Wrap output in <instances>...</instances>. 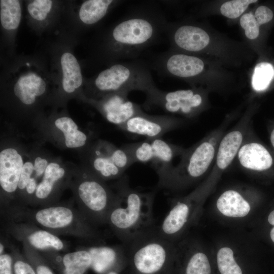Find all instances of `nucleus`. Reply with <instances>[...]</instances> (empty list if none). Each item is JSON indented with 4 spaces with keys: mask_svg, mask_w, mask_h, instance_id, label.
I'll return each mask as SVG.
<instances>
[{
    "mask_svg": "<svg viewBox=\"0 0 274 274\" xmlns=\"http://www.w3.org/2000/svg\"><path fill=\"white\" fill-rule=\"evenodd\" d=\"M256 0H233L223 4L220 8L221 14L229 18L234 19L239 17L252 3Z\"/></svg>",
    "mask_w": 274,
    "mask_h": 274,
    "instance_id": "72a5a7b5",
    "label": "nucleus"
},
{
    "mask_svg": "<svg viewBox=\"0 0 274 274\" xmlns=\"http://www.w3.org/2000/svg\"><path fill=\"white\" fill-rule=\"evenodd\" d=\"M67 173L65 167L56 161H50L38 185L34 199L39 202H47Z\"/></svg>",
    "mask_w": 274,
    "mask_h": 274,
    "instance_id": "b1692460",
    "label": "nucleus"
},
{
    "mask_svg": "<svg viewBox=\"0 0 274 274\" xmlns=\"http://www.w3.org/2000/svg\"><path fill=\"white\" fill-rule=\"evenodd\" d=\"M0 274H14L13 259L9 254L0 255Z\"/></svg>",
    "mask_w": 274,
    "mask_h": 274,
    "instance_id": "58836bf2",
    "label": "nucleus"
},
{
    "mask_svg": "<svg viewBox=\"0 0 274 274\" xmlns=\"http://www.w3.org/2000/svg\"><path fill=\"white\" fill-rule=\"evenodd\" d=\"M46 260L59 274H87L91 268V258L87 249L69 252L61 256L46 254Z\"/></svg>",
    "mask_w": 274,
    "mask_h": 274,
    "instance_id": "4be33fe9",
    "label": "nucleus"
},
{
    "mask_svg": "<svg viewBox=\"0 0 274 274\" xmlns=\"http://www.w3.org/2000/svg\"><path fill=\"white\" fill-rule=\"evenodd\" d=\"M250 120L248 117L243 118L223 136L213 165V171L215 174L223 172L236 158L250 130Z\"/></svg>",
    "mask_w": 274,
    "mask_h": 274,
    "instance_id": "f3484780",
    "label": "nucleus"
},
{
    "mask_svg": "<svg viewBox=\"0 0 274 274\" xmlns=\"http://www.w3.org/2000/svg\"><path fill=\"white\" fill-rule=\"evenodd\" d=\"M12 256L14 274H37L33 267L25 257H22L17 253H14V252Z\"/></svg>",
    "mask_w": 274,
    "mask_h": 274,
    "instance_id": "c9c22d12",
    "label": "nucleus"
},
{
    "mask_svg": "<svg viewBox=\"0 0 274 274\" xmlns=\"http://www.w3.org/2000/svg\"><path fill=\"white\" fill-rule=\"evenodd\" d=\"M35 222L55 234L78 235L96 239L98 234L91 224L79 211L71 207L54 205L43 208L33 213Z\"/></svg>",
    "mask_w": 274,
    "mask_h": 274,
    "instance_id": "1a4fd4ad",
    "label": "nucleus"
},
{
    "mask_svg": "<svg viewBox=\"0 0 274 274\" xmlns=\"http://www.w3.org/2000/svg\"><path fill=\"white\" fill-rule=\"evenodd\" d=\"M4 245L3 244H2V243H1L0 244V255H2L3 254H4Z\"/></svg>",
    "mask_w": 274,
    "mask_h": 274,
    "instance_id": "79ce46f5",
    "label": "nucleus"
},
{
    "mask_svg": "<svg viewBox=\"0 0 274 274\" xmlns=\"http://www.w3.org/2000/svg\"><path fill=\"white\" fill-rule=\"evenodd\" d=\"M128 93L117 92L97 99L85 97L79 99L93 106L108 121L118 127L132 117L144 113L140 105L128 98Z\"/></svg>",
    "mask_w": 274,
    "mask_h": 274,
    "instance_id": "4468645a",
    "label": "nucleus"
},
{
    "mask_svg": "<svg viewBox=\"0 0 274 274\" xmlns=\"http://www.w3.org/2000/svg\"><path fill=\"white\" fill-rule=\"evenodd\" d=\"M183 124V120L168 115H150L143 113L136 115L118 127L124 131L147 139L162 138V136Z\"/></svg>",
    "mask_w": 274,
    "mask_h": 274,
    "instance_id": "2eb2a0df",
    "label": "nucleus"
},
{
    "mask_svg": "<svg viewBox=\"0 0 274 274\" xmlns=\"http://www.w3.org/2000/svg\"><path fill=\"white\" fill-rule=\"evenodd\" d=\"M24 160L14 147H6L0 152V185L1 190L10 198L17 192Z\"/></svg>",
    "mask_w": 274,
    "mask_h": 274,
    "instance_id": "6ab92c4d",
    "label": "nucleus"
},
{
    "mask_svg": "<svg viewBox=\"0 0 274 274\" xmlns=\"http://www.w3.org/2000/svg\"><path fill=\"white\" fill-rule=\"evenodd\" d=\"M274 77V67L269 63L261 62L256 65L252 77V84L254 90H265Z\"/></svg>",
    "mask_w": 274,
    "mask_h": 274,
    "instance_id": "c756f323",
    "label": "nucleus"
},
{
    "mask_svg": "<svg viewBox=\"0 0 274 274\" xmlns=\"http://www.w3.org/2000/svg\"><path fill=\"white\" fill-rule=\"evenodd\" d=\"M34 172V165L33 160H27L24 161L23 166L19 180L17 193L22 194L27 184L32 176Z\"/></svg>",
    "mask_w": 274,
    "mask_h": 274,
    "instance_id": "e433bc0d",
    "label": "nucleus"
},
{
    "mask_svg": "<svg viewBox=\"0 0 274 274\" xmlns=\"http://www.w3.org/2000/svg\"><path fill=\"white\" fill-rule=\"evenodd\" d=\"M121 3L115 0L66 1L62 28L77 38L79 32L95 26Z\"/></svg>",
    "mask_w": 274,
    "mask_h": 274,
    "instance_id": "9d476101",
    "label": "nucleus"
},
{
    "mask_svg": "<svg viewBox=\"0 0 274 274\" xmlns=\"http://www.w3.org/2000/svg\"><path fill=\"white\" fill-rule=\"evenodd\" d=\"M211 269L207 255L202 252L194 253L189 259L185 274H211Z\"/></svg>",
    "mask_w": 274,
    "mask_h": 274,
    "instance_id": "473e14b6",
    "label": "nucleus"
},
{
    "mask_svg": "<svg viewBox=\"0 0 274 274\" xmlns=\"http://www.w3.org/2000/svg\"><path fill=\"white\" fill-rule=\"evenodd\" d=\"M268 223L273 226L270 232V236L272 241L274 243V210L271 211L268 216Z\"/></svg>",
    "mask_w": 274,
    "mask_h": 274,
    "instance_id": "ea45409f",
    "label": "nucleus"
},
{
    "mask_svg": "<svg viewBox=\"0 0 274 274\" xmlns=\"http://www.w3.org/2000/svg\"><path fill=\"white\" fill-rule=\"evenodd\" d=\"M144 104L147 108L155 107L173 114L194 117L203 105V95L192 89L163 91L157 87L148 91Z\"/></svg>",
    "mask_w": 274,
    "mask_h": 274,
    "instance_id": "9b49d317",
    "label": "nucleus"
},
{
    "mask_svg": "<svg viewBox=\"0 0 274 274\" xmlns=\"http://www.w3.org/2000/svg\"><path fill=\"white\" fill-rule=\"evenodd\" d=\"M151 65L160 74L185 79L195 77L204 68V63L199 58L171 51L156 56Z\"/></svg>",
    "mask_w": 274,
    "mask_h": 274,
    "instance_id": "dca6fc26",
    "label": "nucleus"
},
{
    "mask_svg": "<svg viewBox=\"0 0 274 274\" xmlns=\"http://www.w3.org/2000/svg\"><path fill=\"white\" fill-rule=\"evenodd\" d=\"M115 188L118 197L107 223L128 245L156 228L153 215L154 192L143 193L131 188L125 175L119 179Z\"/></svg>",
    "mask_w": 274,
    "mask_h": 274,
    "instance_id": "7ed1b4c3",
    "label": "nucleus"
},
{
    "mask_svg": "<svg viewBox=\"0 0 274 274\" xmlns=\"http://www.w3.org/2000/svg\"><path fill=\"white\" fill-rule=\"evenodd\" d=\"M26 242L36 249L60 251L64 248L63 242L55 234L47 230H38L27 236Z\"/></svg>",
    "mask_w": 274,
    "mask_h": 274,
    "instance_id": "cd10ccee",
    "label": "nucleus"
},
{
    "mask_svg": "<svg viewBox=\"0 0 274 274\" xmlns=\"http://www.w3.org/2000/svg\"><path fill=\"white\" fill-rule=\"evenodd\" d=\"M23 2L0 1L1 44L6 53V57L15 55L16 36L22 20Z\"/></svg>",
    "mask_w": 274,
    "mask_h": 274,
    "instance_id": "a211bd4d",
    "label": "nucleus"
},
{
    "mask_svg": "<svg viewBox=\"0 0 274 274\" xmlns=\"http://www.w3.org/2000/svg\"><path fill=\"white\" fill-rule=\"evenodd\" d=\"M240 24L245 29V35L248 39H255L258 36L260 25L252 13L243 15L240 19Z\"/></svg>",
    "mask_w": 274,
    "mask_h": 274,
    "instance_id": "f704fd0d",
    "label": "nucleus"
},
{
    "mask_svg": "<svg viewBox=\"0 0 274 274\" xmlns=\"http://www.w3.org/2000/svg\"><path fill=\"white\" fill-rule=\"evenodd\" d=\"M236 158L240 166L251 172H264L271 169L274 165L271 154L263 145L252 139L251 130Z\"/></svg>",
    "mask_w": 274,
    "mask_h": 274,
    "instance_id": "aec40b11",
    "label": "nucleus"
},
{
    "mask_svg": "<svg viewBox=\"0 0 274 274\" xmlns=\"http://www.w3.org/2000/svg\"><path fill=\"white\" fill-rule=\"evenodd\" d=\"M134 163L151 162L155 169L172 165L175 157L180 156L185 148L157 138L125 145L122 147Z\"/></svg>",
    "mask_w": 274,
    "mask_h": 274,
    "instance_id": "f8f14e48",
    "label": "nucleus"
},
{
    "mask_svg": "<svg viewBox=\"0 0 274 274\" xmlns=\"http://www.w3.org/2000/svg\"><path fill=\"white\" fill-rule=\"evenodd\" d=\"M95 144L123 172L134 163L129 153L122 147L118 148L105 141H98Z\"/></svg>",
    "mask_w": 274,
    "mask_h": 274,
    "instance_id": "c85d7f7f",
    "label": "nucleus"
},
{
    "mask_svg": "<svg viewBox=\"0 0 274 274\" xmlns=\"http://www.w3.org/2000/svg\"><path fill=\"white\" fill-rule=\"evenodd\" d=\"M106 274H118V273H117V271L112 270V271H110L108 272Z\"/></svg>",
    "mask_w": 274,
    "mask_h": 274,
    "instance_id": "37998d69",
    "label": "nucleus"
},
{
    "mask_svg": "<svg viewBox=\"0 0 274 274\" xmlns=\"http://www.w3.org/2000/svg\"><path fill=\"white\" fill-rule=\"evenodd\" d=\"M25 258L37 274H55L45 258L42 257L26 242H24Z\"/></svg>",
    "mask_w": 274,
    "mask_h": 274,
    "instance_id": "2f4dec72",
    "label": "nucleus"
},
{
    "mask_svg": "<svg viewBox=\"0 0 274 274\" xmlns=\"http://www.w3.org/2000/svg\"><path fill=\"white\" fill-rule=\"evenodd\" d=\"M216 206L224 215L230 217H243L250 211L248 201L239 192L234 190L224 191L217 200Z\"/></svg>",
    "mask_w": 274,
    "mask_h": 274,
    "instance_id": "bb28decb",
    "label": "nucleus"
},
{
    "mask_svg": "<svg viewBox=\"0 0 274 274\" xmlns=\"http://www.w3.org/2000/svg\"><path fill=\"white\" fill-rule=\"evenodd\" d=\"M156 87L147 63L131 60L114 63L93 76L84 79L83 94L79 98L97 99L108 94L132 90L145 93Z\"/></svg>",
    "mask_w": 274,
    "mask_h": 274,
    "instance_id": "39448f33",
    "label": "nucleus"
},
{
    "mask_svg": "<svg viewBox=\"0 0 274 274\" xmlns=\"http://www.w3.org/2000/svg\"><path fill=\"white\" fill-rule=\"evenodd\" d=\"M167 24L157 3L136 5L98 35L93 42L91 59L107 66L136 59L142 51L165 34Z\"/></svg>",
    "mask_w": 274,
    "mask_h": 274,
    "instance_id": "f03ea898",
    "label": "nucleus"
},
{
    "mask_svg": "<svg viewBox=\"0 0 274 274\" xmlns=\"http://www.w3.org/2000/svg\"><path fill=\"white\" fill-rule=\"evenodd\" d=\"M28 26L37 35L51 32L61 27L66 1H24Z\"/></svg>",
    "mask_w": 274,
    "mask_h": 274,
    "instance_id": "ddd939ff",
    "label": "nucleus"
},
{
    "mask_svg": "<svg viewBox=\"0 0 274 274\" xmlns=\"http://www.w3.org/2000/svg\"><path fill=\"white\" fill-rule=\"evenodd\" d=\"M230 121L226 120L191 147L184 149L178 164L158 168L157 187L175 190L201 177L213 165L220 142Z\"/></svg>",
    "mask_w": 274,
    "mask_h": 274,
    "instance_id": "20e7f679",
    "label": "nucleus"
},
{
    "mask_svg": "<svg viewBox=\"0 0 274 274\" xmlns=\"http://www.w3.org/2000/svg\"><path fill=\"white\" fill-rule=\"evenodd\" d=\"M80 212L93 225L107 222L118 195L105 181L86 169L73 185Z\"/></svg>",
    "mask_w": 274,
    "mask_h": 274,
    "instance_id": "0eeeda50",
    "label": "nucleus"
},
{
    "mask_svg": "<svg viewBox=\"0 0 274 274\" xmlns=\"http://www.w3.org/2000/svg\"><path fill=\"white\" fill-rule=\"evenodd\" d=\"M76 43V37L60 29L55 39L46 46L45 57L57 86L55 107L63 106L68 99L79 98L83 94L85 78L74 52Z\"/></svg>",
    "mask_w": 274,
    "mask_h": 274,
    "instance_id": "423d86ee",
    "label": "nucleus"
},
{
    "mask_svg": "<svg viewBox=\"0 0 274 274\" xmlns=\"http://www.w3.org/2000/svg\"><path fill=\"white\" fill-rule=\"evenodd\" d=\"M166 33L174 46L184 51L198 52L206 48L210 42L207 32L191 25H183L175 29L167 24Z\"/></svg>",
    "mask_w": 274,
    "mask_h": 274,
    "instance_id": "412c9836",
    "label": "nucleus"
},
{
    "mask_svg": "<svg viewBox=\"0 0 274 274\" xmlns=\"http://www.w3.org/2000/svg\"><path fill=\"white\" fill-rule=\"evenodd\" d=\"M270 140L271 144L274 148V128L272 130L270 133Z\"/></svg>",
    "mask_w": 274,
    "mask_h": 274,
    "instance_id": "a19ab883",
    "label": "nucleus"
},
{
    "mask_svg": "<svg viewBox=\"0 0 274 274\" xmlns=\"http://www.w3.org/2000/svg\"><path fill=\"white\" fill-rule=\"evenodd\" d=\"M91 258V268L98 274H106L115 269L125 256L118 247L94 246L87 248Z\"/></svg>",
    "mask_w": 274,
    "mask_h": 274,
    "instance_id": "5701e85b",
    "label": "nucleus"
},
{
    "mask_svg": "<svg viewBox=\"0 0 274 274\" xmlns=\"http://www.w3.org/2000/svg\"><path fill=\"white\" fill-rule=\"evenodd\" d=\"M53 124L63 137L64 144L67 148H80L88 143V136L79 129L74 120L62 113L53 114Z\"/></svg>",
    "mask_w": 274,
    "mask_h": 274,
    "instance_id": "a878e982",
    "label": "nucleus"
},
{
    "mask_svg": "<svg viewBox=\"0 0 274 274\" xmlns=\"http://www.w3.org/2000/svg\"><path fill=\"white\" fill-rule=\"evenodd\" d=\"M217 265L221 274H243L235 261L232 250L228 247L221 248L217 253Z\"/></svg>",
    "mask_w": 274,
    "mask_h": 274,
    "instance_id": "7c9ffc66",
    "label": "nucleus"
},
{
    "mask_svg": "<svg viewBox=\"0 0 274 274\" xmlns=\"http://www.w3.org/2000/svg\"><path fill=\"white\" fill-rule=\"evenodd\" d=\"M1 72L3 107L18 116L40 115L45 106H55L56 82L42 55L6 57Z\"/></svg>",
    "mask_w": 274,
    "mask_h": 274,
    "instance_id": "f257e3e1",
    "label": "nucleus"
},
{
    "mask_svg": "<svg viewBox=\"0 0 274 274\" xmlns=\"http://www.w3.org/2000/svg\"><path fill=\"white\" fill-rule=\"evenodd\" d=\"M87 169L105 181L119 179L124 173L95 144L90 148Z\"/></svg>",
    "mask_w": 274,
    "mask_h": 274,
    "instance_id": "393cba45",
    "label": "nucleus"
},
{
    "mask_svg": "<svg viewBox=\"0 0 274 274\" xmlns=\"http://www.w3.org/2000/svg\"><path fill=\"white\" fill-rule=\"evenodd\" d=\"M255 17L259 25L269 22L273 17L272 11L268 7L261 6L256 10Z\"/></svg>",
    "mask_w": 274,
    "mask_h": 274,
    "instance_id": "4c0bfd02",
    "label": "nucleus"
},
{
    "mask_svg": "<svg viewBox=\"0 0 274 274\" xmlns=\"http://www.w3.org/2000/svg\"><path fill=\"white\" fill-rule=\"evenodd\" d=\"M156 228L128 245L132 265L138 274L162 273L174 257L172 242L159 235Z\"/></svg>",
    "mask_w": 274,
    "mask_h": 274,
    "instance_id": "6e6552de",
    "label": "nucleus"
}]
</instances>
